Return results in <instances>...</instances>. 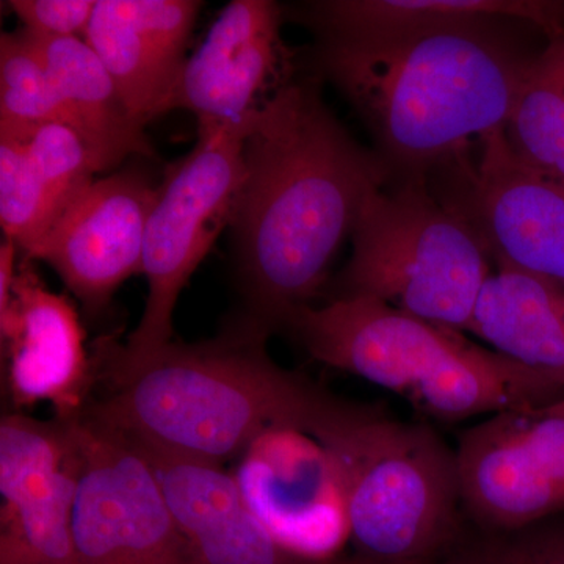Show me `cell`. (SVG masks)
I'll return each instance as SVG.
<instances>
[{"instance_id":"5bb4252c","label":"cell","mask_w":564,"mask_h":564,"mask_svg":"<svg viewBox=\"0 0 564 564\" xmlns=\"http://www.w3.org/2000/svg\"><path fill=\"white\" fill-rule=\"evenodd\" d=\"M0 333L14 406L50 402L62 421L82 417L96 381L85 332L73 303L51 292L29 259L14 276L9 307L0 314Z\"/></svg>"},{"instance_id":"d4e9b609","label":"cell","mask_w":564,"mask_h":564,"mask_svg":"<svg viewBox=\"0 0 564 564\" xmlns=\"http://www.w3.org/2000/svg\"><path fill=\"white\" fill-rule=\"evenodd\" d=\"M24 144L57 223L66 207L95 181L90 154L80 137L58 122L41 126Z\"/></svg>"},{"instance_id":"484cf974","label":"cell","mask_w":564,"mask_h":564,"mask_svg":"<svg viewBox=\"0 0 564 564\" xmlns=\"http://www.w3.org/2000/svg\"><path fill=\"white\" fill-rule=\"evenodd\" d=\"M22 29L36 39H84L95 11L93 0H11Z\"/></svg>"},{"instance_id":"3957f363","label":"cell","mask_w":564,"mask_h":564,"mask_svg":"<svg viewBox=\"0 0 564 564\" xmlns=\"http://www.w3.org/2000/svg\"><path fill=\"white\" fill-rule=\"evenodd\" d=\"M503 24L321 41L315 62L361 115L391 172L425 177L507 128L533 55L511 43Z\"/></svg>"},{"instance_id":"9a60e30c","label":"cell","mask_w":564,"mask_h":564,"mask_svg":"<svg viewBox=\"0 0 564 564\" xmlns=\"http://www.w3.org/2000/svg\"><path fill=\"white\" fill-rule=\"evenodd\" d=\"M281 7L234 0L223 9L198 51L187 58L169 111L185 109L198 128L240 124L267 98L281 57Z\"/></svg>"},{"instance_id":"8fae6325","label":"cell","mask_w":564,"mask_h":564,"mask_svg":"<svg viewBox=\"0 0 564 564\" xmlns=\"http://www.w3.org/2000/svg\"><path fill=\"white\" fill-rule=\"evenodd\" d=\"M477 165L452 162L462 198L448 203L473 225L497 263L564 288V184L516 158L505 129L485 137Z\"/></svg>"},{"instance_id":"83f0119b","label":"cell","mask_w":564,"mask_h":564,"mask_svg":"<svg viewBox=\"0 0 564 564\" xmlns=\"http://www.w3.org/2000/svg\"><path fill=\"white\" fill-rule=\"evenodd\" d=\"M361 564H380V563H361ZM389 564H434V562L389 563Z\"/></svg>"},{"instance_id":"9c48e42d","label":"cell","mask_w":564,"mask_h":564,"mask_svg":"<svg viewBox=\"0 0 564 564\" xmlns=\"http://www.w3.org/2000/svg\"><path fill=\"white\" fill-rule=\"evenodd\" d=\"M463 513L481 530H513L564 513V397L489 415L455 448Z\"/></svg>"},{"instance_id":"4fadbf2b","label":"cell","mask_w":564,"mask_h":564,"mask_svg":"<svg viewBox=\"0 0 564 564\" xmlns=\"http://www.w3.org/2000/svg\"><path fill=\"white\" fill-rule=\"evenodd\" d=\"M158 198L159 187L132 170L93 181L31 259L50 263L87 311L99 313L122 282L143 270L144 237Z\"/></svg>"},{"instance_id":"2e32d148","label":"cell","mask_w":564,"mask_h":564,"mask_svg":"<svg viewBox=\"0 0 564 564\" xmlns=\"http://www.w3.org/2000/svg\"><path fill=\"white\" fill-rule=\"evenodd\" d=\"M202 6L193 0H96L82 40L144 128L169 111Z\"/></svg>"},{"instance_id":"52a82bcc","label":"cell","mask_w":564,"mask_h":564,"mask_svg":"<svg viewBox=\"0 0 564 564\" xmlns=\"http://www.w3.org/2000/svg\"><path fill=\"white\" fill-rule=\"evenodd\" d=\"M247 121L198 128L191 154L172 166L159 187L148 221L143 270L148 299L140 323L126 344L111 339L120 358L139 361L172 343L173 314L182 289L226 226L243 174Z\"/></svg>"},{"instance_id":"277c9868","label":"cell","mask_w":564,"mask_h":564,"mask_svg":"<svg viewBox=\"0 0 564 564\" xmlns=\"http://www.w3.org/2000/svg\"><path fill=\"white\" fill-rule=\"evenodd\" d=\"M282 332L315 361L395 392L432 421L456 423L564 397L551 378L370 296L300 307Z\"/></svg>"},{"instance_id":"5b68a950","label":"cell","mask_w":564,"mask_h":564,"mask_svg":"<svg viewBox=\"0 0 564 564\" xmlns=\"http://www.w3.org/2000/svg\"><path fill=\"white\" fill-rule=\"evenodd\" d=\"M314 437L343 485L366 563L437 562L466 532L455 451L429 423L345 400Z\"/></svg>"},{"instance_id":"e0dca14e","label":"cell","mask_w":564,"mask_h":564,"mask_svg":"<svg viewBox=\"0 0 564 564\" xmlns=\"http://www.w3.org/2000/svg\"><path fill=\"white\" fill-rule=\"evenodd\" d=\"M132 441L154 467L192 564H333L285 551L252 513L236 477L221 464Z\"/></svg>"},{"instance_id":"44dd1931","label":"cell","mask_w":564,"mask_h":564,"mask_svg":"<svg viewBox=\"0 0 564 564\" xmlns=\"http://www.w3.org/2000/svg\"><path fill=\"white\" fill-rule=\"evenodd\" d=\"M505 133L519 161L564 184V39L529 62Z\"/></svg>"},{"instance_id":"30bf717a","label":"cell","mask_w":564,"mask_h":564,"mask_svg":"<svg viewBox=\"0 0 564 564\" xmlns=\"http://www.w3.org/2000/svg\"><path fill=\"white\" fill-rule=\"evenodd\" d=\"M239 459L234 477L245 502L285 551L329 562L350 540L343 485L314 436L270 430Z\"/></svg>"},{"instance_id":"8992f818","label":"cell","mask_w":564,"mask_h":564,"mask_svg":"<svg viewBox=\"0 0 564 564\" xmlns=\"http://www.w3.org/2000/svg\"><path fill=\"white\" fill-rule=\"evenodd\" d=\"M351 237V258L334 281L333 299L370 296L469 332L492 256L473 225L433 196L425 177L372 193Z\"/></svg>"},{"instance_id":"7402d4cb","label":"cell","mask_w":564,"mask_h":564,"mask_svg":"<svg viewBox=\"0 0 564 564\" xmlns=\"http://www.w3.org/2000/svg\"><path fill=\"white\" fill-rule=\"evenodd\" d=\"M68 117L35 41L25 31L0 39V137L25 143L41 126Z\"/></svg>"},{"instance_id":"ac0fdd59","label":"cell","mask_w":564,"mask_h":564,"mask_svg":"<svg viewBox=\"0 0 564 564\" xmlns=\"http://www.w3.org/2000/svg\"><path fill=\"white\" fill-rule=\"evenodd\" d=\"M303 20L321 41H364L426 29L518 21L564 39V2L551 0H323Z\"/></svg>"},{"instance_id":"6da1fadb","label":"cell","mask_w":564,"mask_h":564,"mask_svg":"<svg viewBox=\"0 0 564 564\" xmlns=\"http://www.w3.org/2000/svg\"><path fill=\"white\" fill-rule=\"evenodd\" d=\"M231 228L239 315L270 334L311 306L329 265L391 169L323 101L315 79L284 82L252 111Z\"/></svg>"},{"instance_id":"ffe728a7","label":"cell","mask_w":564,"mask_h":564,"mask_svg":"<svg viewBox=\"0 0 564 564\" xmlns=\"http://www.w3.org/2000/svg\"><path fill=\"white\" fill-rule=\"evenodd\" d=\"M31 36L61 96L68 126L87 147L96 173L115 169L129 155L154 158L144 126L132 117L110 74L84 40Z\"/></svg>"},{"instance_id":"7a4b0ae2","label":"cell","mask_w":564,"mask_h":564,"mask_svg":"<svg viewBox=\"0 0 564 564\" xmlns=\"http://www.w3.org/2000/svg\"><path fill=\"white\" fill-rule=\"evenodd\" d=\"M270 336L236 313L212 339L172 340L139 361L120 358L104 337L95 370L106 393L84 414L139 443L221 466L270 430L314 436L344 400L278 366Z\"/></svg>"},{"instance_id":"ba28073f","label":"cell","mask_w":564,"mask_h":564,"mask_svg":"<svg viewBox=\"0 0 564 564\" xmlns=\"http://www.w3.org/2000/svg\"><path fill=\"white\" fill-rule=\"evenodd\" d=\"M73 513L77 564H192L154 467L124 433L84 414Z\"/></svg>"},{"instance_id":"d6986e66","label":"cell","mask_w":564,"mask_h":564,"mask_svg":"<svg viewBox=\"0 0 564 564\" xmlns=\"http://www.w3.org/2000/svg\"><path fill=\"white\" fill-rule=\"evenodd\" d=\"M469 333L564 389V288L507 263L485 282Z\"/></svg>"},{"instance_id":"4316f807","label":"cell","mask_w":564,"mask_h":564,"mask_svg":"<svg viewBox=\"0 0 564 564\" xmlns=\"http://www.w3.org/2000/svg\"><path fill=\"white\" fill-rule=\"evenodd\" d=\"M0 564H39L31 552L11 534L0 536Z\"/></svg>"},{"instance_id":"cb8c5ba5","label":"cell","mask_w":564,"mask_h":564,"mask_svg":"<svg viewBox=\"0 0 564 564\" xmlns=\"http://www.w3.org/2000/svg\"><path fill=\"white\" fill-rule=\"evenodd\" d=\"M434 564H564V519L513 530H481L467 522L458 543Z\"/></svg>"},{"instance_id":"603a6c76","label":"cell","mask_w":564,"mask_h":564,"mask_svg":"<svg viewBox=\"0 0 564 564\" xmlns=\"http://www.w3.org/2000/svg\"><path fill=\"white\" fill-rule=\"evenodd\" d=\"M0 225L25 259L32 258L55 225L25 144L9 137H0Z\"/></svg>"},{"instance_id":"7c38bea8","label":"cell","mask_w":564,"mask_h":564,"mask_svg":"<svg viewBox=\"0 0 564 564\" xmlns=\"http://www.w3.org/2000/svg\"><path fill=\"white\" fill-rule=\"evenodd\" d=\"M79 419L41 422L10 413L0 423L2 533L17 538L39 564H77L73 513L84 466Z\"/></svg>"}]
</instances>
